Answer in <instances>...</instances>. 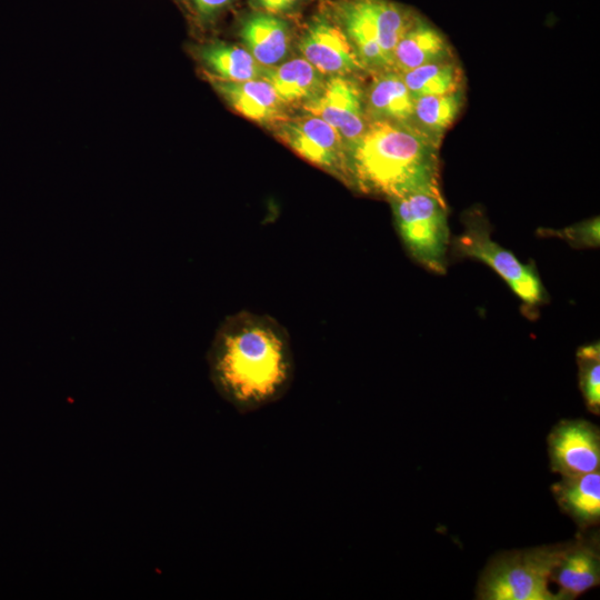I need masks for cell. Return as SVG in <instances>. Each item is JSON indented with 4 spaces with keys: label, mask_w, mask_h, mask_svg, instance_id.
<instances>
[{
    "label": "cell",
    "mask_w": 600,
    "mask_h": 600,
    "mask_svg": "<svg viewBox=\"0 0 600 600\" xmlns=\"http://www.w3.org/2000/svg\"><path fill=\"white\" fill-rule=\"evenodd\" d=\"M299 49L322 74L347 76L364 69L342 28L326 20L308 28Z\"/></svg>",
    "instance_id": "cell-11"
},
{
    "label": "cell",
    "mask_w": 600,
    "mask_h": 600,
    "mask_svg": "<svg viewBox=\"0 0 600 600\" xmlns=\"http://www.w3.org/2000/svg\"><path fill=\"white\" fill-rule=\"evenodd\" d=\"M320 74L304 58L289 60L262 72L278 97L287 102L312 98L320 89Z\"/></svg>",
    "instance_id": "cell-18"
},
{
    "label": "cell",
    "mask_w": 600,
    "mask_h": 600,
    "mask_svg": "<svg viewBox=\"0 0 600 600\" xmlns=\"http://www.w3.org/2000/svg\"><path fill=\"white\" fill-rule=\"evenodd\" d=\"M304 109L334 128L347 148L362 136L369 123L364 92L347 76L331 77L319 93L309 99Z\"/></svg>",
    "instance_id": "cell-7"
},
{
    "label": "cell",
    "mask_w": 600,
    "mask_h": 600,
    "mask_svg": "<svg viewBox=\"0 0 600 600\" xmlns=\"http://www.w3.org/2000/svg\"><path fill=\"white\" fill-rule=\"evenodd\" d=\"M298 0H256L258 7L270 14L290 10Z\"/></svg>",
    "instance_id": "cell-23"
},
{
    "label": "cell",
    "mask_w": 600,
    "mask_h": 600,
    "mask_svg": "<svg viewBox=\"0 0 600 600\" xmlns=\"http://www.w3.org/2000/svg\"><path fill=\"white\" fill-rule=\"evenodd\" d=\"M551 493L562 513L579 531L593 529L600 522V470L561 477L551 486Z\"/></svg>",
    "instance_id": "cell-13"
},
{
    "label": "cell",
    "mask_w": 600,
    "mask_h": 600,
    "mask_svg": "<svg viewBox=\"0 0 600 600\" xmlns=\"http://www.w3.org/2000/svg\"><path fill=\"white\" fill-rule=\"evenodd\" d=\"M278 137L310 163L346 178L347 146L324 120L309 114L282 122Z\"/></svg>",
    "instance_id": "cell-9"
},
{
    "label": "cell",
    "mask_w": 600,
    "mask_h": 600,
    "mask_svg": "<svg viewBox=\"0 0 600 600\" xmlns=\"http://www.w3.org/2000/svg\"><path fill=\"white\" fill-rule=\"evenodd\" d=\"M241 38L260 66L271 67L288 52L289 33L286 22L270 13H259L246 20Z\"/></svg>",
    "instance_id": "cell-16"
},
{
    "label": "cell",
    "mask_w": 600,
    "mask_h": 600,
    "mask_svg": "<svg viewBox=\"0 0 600 600\" xmlns=\"http://www.w3.org/2000/svg\"><path fill=\"white\" fill-rule=\"evenodd\" d=\"M230 0H194V4L201 14L209 16L218 11Z\"/></svg>",
    "instance_id": "cell-24"
},
{
    "label": "cell",
    "mask_w": 600,
    "mask_h": 600,
    "mask_svg": "<svg viewBox=\"0 0 600 600\" xmlns=\"http://www.w3.org/2000/svg\"><path fill=\"white\" fill-rule=\"evenodd\" d=\"M228 103L243 117L253 121H271L281 113L282 100L264 79L246 81H214Z\"/></svg>",
    "instance_id": "cell-15"
},
{
    "label": "cell",
    "mask_w": 600,
    "mask_h": 600,
    "mask_svg": "<svg viewBox=\"0 0 600 600\" xmlns=\"http://www.w3.org/2000/svg\"><path fill=\"white\" fill-rule=\"evenodd\" d=\"M207 361L216 391L241 414L280 400L294 377L287 331L273 318L248 311L220 324Z\"/></svg>",
    "instance_id": "cell-1"
},
{
    "label": "cell",
    "mask_w": 600,
    "mask_h": 600,
    "mask_svg": "<svg viewBox=\"0 0 600 600\" xmlns=\"http://www.w3.org/2000/svg\"><path fill=\"white\" fill-rule=\"evenodd\" d=\"M462 223L464 230L452 239V253L490 267L521 300L526 314L534 317L548 300L536 266L520 261L514 253L494 241L489 220L479 209L466 212Z\"/></svg>",
    "instance_id": "cell-5"
},
{
    "label": "cell",
    "mask_w": 600,
    "mask_h": 600,
    "mask_svg": "<svg viewBox=\"0 0 600 600\" xmlns=\"http://www.w3.org/2000/svg\"><path fill=\"white\" fill-rule=\"evenodd\" d=\"M439 147L407 123L369 121L347 148L346 179L359 190L389 201L440 188Z\"/></svg>",
    "instance_id": "cell-2"
},
{
    "label": "cell",
    "mask_w": 600,
    "mask_h": 600,
    "mask_svg": "<svg viewBox=\"0 0 600 600\" xmlns=\"http://www.w3.org/2000/svg\"><path fill=\"white\" fill-rule=\"evenodd\" d=\"M203 61L221 79L228 81H246L258 79L260 64L251 53L238 46L212 43L201 51Z\"/></svg>",
    "instance_id": "cell-20"
},
{
    "label": "cell",
    "mask_w": 600,
    "mask_h": 600,
    "mask_svg": "<svg viewBox=\"0 0 600 600\" xmlns=\"http://www.w3.org/2000/svg\"><path fill=\"white\" fill-rule=\"evenodd\" d=\"M390 202L397 231L410 257L426 269L443 274L450 233L440 188L406 193Z\"/></svg>",
    "instance_id": "cell-6"
},
{
    "label": "cell",
    "mask_w": 600,
    "mask_h": 600,
    "mask_svg": "<svg viewBox=\"0 0 600 600\" xmlns=\"http://www.w3.org/2000/svg\"><path fill=\"white\" fill-rule=\"evenodd\" d=\"M456 58L443 32L418 13L394 47L392 70L403 73L423 64Z\"/></svg>",
    "instance_id": "cell-12"
},
{
    "label": "cell",
    "mask_w": 600,
    "mask_h": 600,
    "mask_svg": "<svg viewBox=\"0 0 600 600\" xmlns=\"http://www.w3.org/2000/svg\"><path fill=\"white\" fill-rule=\"evenodd\" d=\"M579 389L592 414H600V344L592 342L577 350Z\"/></svg>",
    "instance_id": "cell-21"
},
{
    "label": "cell",
    "mask_w": 600,
    "mask_h": 600,
    "mask_svg": "<svg viewBox=\"0 0 600 600\" xmlns=\"http://www.w3.org/2000/svg\"><path fill=\"white\" fill-rule=\"evenodd\" d=\"M416 10L391 0H343L342 30L366 68L392 70L399 39L416 19Z\"/></svg>",
    "instance_id": "cell-4"
},
{
    "label": "cell",
    "mask_w": 600,
    "mask_h": 600,
    "mask_svg": "<svg viewBox=\"0 0 600 600\" xmlns=\"http://www.w3.org/2000/svg\"><path fill=\"white\" fill-rule=\"evenodd\" d=\"M541 236L566 240L574 248H597L600 242L599 218L594 217L563 229L539 230Z\"/></svg>",
    "instance_id": "cell-22"
},
{
    "label": "cell",
    "mask_w": 600,
    "mask_h": 600,
    "mask_svg": "<svg viewBox=\"0 0 600 600\" xmlns=\"http://www.w3.org/2000/svg\"><path fill=\"white\" fill-rule=\"evenodd\" d=\"M550 581L559 600H573L600 583V539L596 528L579 531L566 547Z\"/></svg>",
    "instance_id": "cell-10"
},
{
    "label": "cell",
    "mask_w": 600,
    "mask_h": 600,
    "mask_svg": "<svg viewBox=\"0 0 600 600\" xmlns=\"http://www.w3.org/2000/svg\"><path fill=\"white\" fill-rule=\"evenodd\" d=\"M550 469L560 477L600 470V430L584 419H563L547 437Z\"/></svg>",
    "instance_id": "cell-8"
},
{
    "label": "cell",
    "mask_w": 600,
    "mask_h": 600,
    "mask_svg": "<svg viewBox=\"0 0 600 600\" xmlns=\"http://www.w3.org/2000/svg\"><path fill=\"white\" fill-rule=\"evenodd\" d=\"M464 89L447 94L414 98L410 126L440 146L464 104Z\"/></svg>",
    "instance_id": "cell-17"
},
{
    "label": "cell",
    "mask_w": 600,
    "mask_h": 600,
    "mask_svg": "<svg viewBox=\"0 0 600 600\" xmlns=\"http://www.w3.org/2000/svg\"><path fill=\"white\" fill-rule=\"evenodd\" d=\"M401 76L413 98L464 89L463 70L456 58L423 64Z\"/></svg>",
    "instance_id": "cell-19"
},
{
    "label": "cell",
    "mask_w": 600,
    "mask_h": 600,
    "mask_svg": "<svg viewBox=\"0 0 600 600\" xmlns=\"http://www.w3.org/2000/svg\"><path fill=\"white\" fill-rule=\"evenodd\" d=\"M413 100L401 73L379 71L364 93V109L369 121L386 120L410 123Z\"/></svg>",
    "instance_id": "cell-14"
},
{
    "label": "cell",
    "mask_w": 600,
    "mask_h": 600,
    "mask_svg": "<svg viewBox=\"0 0 600 600\" xmlns=\"http://www.w3.org/2000/svg\"><path fill=\"white\" fill-rule=\"evenodd\" d=\"M566 542L496 553L480 573L479 600H559L550 577Z\"/></svg>",
    "instance_id": "cell-3"
}]
</instances>
